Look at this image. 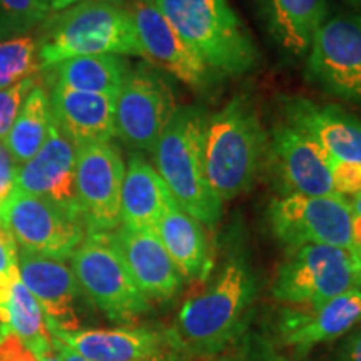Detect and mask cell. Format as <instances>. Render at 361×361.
Returning a JSON list of instances; mask_svg holds the SVG:
<instances>
[{"instance_id":"6da1fadb","label":"cell","mask_w":361,"mask_h":361,"mask_svg":"<svg viewBox=\"0 0 361 361\" xmlns=\"http://www.w3.org/2000/svg\"><path fill=\"white\" fill-rule=\"evenodd\" d=\"M256 296V276L245 256L233 255L211 284L184 301L168 340L192 355H214L236 336Z\"/></svg>"},{"instance_id":"7a4b0ae2","label":"cell","mask_w":361,"mask_h":361,"mask_svg":"<svg viewBox=\"0 0 361 361\" xmlns=\"http://www.w3.org/2000/svg\"><path fill=\"white\" fill-rule=\"evenodd\" d=\"M35 44L40 69L99 54L144 57L129 8L104 0H87L49 13Z\"/></svg>"},{"instance_id":"3957f363","label":"cell","mask_w":361,"mask_h":361,"mask_svg":"<svg viewBox=\"0 0 361 361\" xmlns=\"http://www.w3.org/2000/svg\"><path fill=\"white\" fill-rule=\"evenodd\" d=\"M214 75H245L259 64L250 30L228 0H151Z\"/></svg>"},{"instance_id":"277c9868","label":"cell","mask_w":361,"mask_h":361,"mask_svg":"<svg viewBox=\"0 0 361 361\" xmlns=\"http://www.w3.org/2000/svg\"><path fill=\"white\" fill-rule=\"evenodd\" d=\"M268 137L258 112L245 97H234L206 117L202 154L211 188L221 201H231L255 184Z\"/></svg>"},{"instance_id":"5b68a950","label":"cell","mask_w":361,"mask_h":361,"mask_svg":"<svg viewBox=\"0 0 361 361\" xmlns=\"http://www.w3.org/2000/svg\"><path fill=\"white\" fill-rule=\"evenodd\" d=\"M204 112L178 107L161 134L154 151V168L178 204L201 224L214 228L223 214V201L211 188L202 154Z\"/></svg>"},{"instance_id":"8992f818","label":"cell","mask_w":361,"mask_h":361,"mask_svg":"<svg viewBox=\"0 0 361 361\" xmlns=\"http://www.w3.org/2000/svg\"><path fill=\"white\" fill-rule=\"evenodd\" d=\"M351 290H361L358 252L305 245L290 250L279 266L273 296L281 303L313 310Z\"/></svg>"},{"instance_id":"52a82bcc","label":"cell","mask_w":361,"mask_h":361,"mask_svg":"<svg viewBox=\"0 0 361 361\" xmlns=\"http://www.w3.org/2000/svg\"><path fill=\"white\" fill-rule=\"evenodd\" d=\"M84 295L111 322L130 323L149 310V300L130 276L111 233H87L71 256Z\"/></svg>"},{"instance_id":"ba28073f","label":"cell","mask_w":361,"mask_h":361,"mask_svg":"<svg viewBox=\"0 0 361 361\" xmlns=\"http://www.w3.org/2000/svg\"><path fill=\"white\" fill-rule=\"evenodd\" d=\"M0 228L20 251L61 261L71 259L87 233L78 213L17 189L0 209Z\"/></svg>"},{"instance_id":"9c48e42d","label":"cell","mask_w":361,"mask_h":361,"mask_svg":"<svg viewBox=\"0 0 361 361\" xmlns=\"http://www.w3.org/2000/svg\"><path fill=\"white\" fill-rule=\"evenodd\" d=\"M271 231L288 250L326 245L355 251L350 202L341 196L286 194L268 206Z\"/></svg>"},{"instance_id":"30bf717a","label":"cell","mask_w":361,"mask_h":361,"mask_svg":"<svg viewBox=\"0 0 361 361\" xmlns=\"http://www.w3.org/2000/svg\"><path fill=\"white\" fill-rule=\"evenodd\" d=\"M176 109L168 80L147 66L134 67L116 99V135L129 147L152 152Z\"/></svg>"},{"instance_id":"8fae6325","label":"cell","mask_w":361,"mask_h":361,"mask_svg":"<svg viewBox=\"0 0 361 361\" xmlns=\"http://www.w3.org/2000/svg\"><path fill=\"white\" fill-rule=\"evenodd\" d=\"M306 74L329 96L361 104V13H340L319 27Z\"/></svg>"},{"instance_id":"7c38bea8","label":"cell","mask_w":361,"mask_h":361,"mask_svg":"<svg viewBox=\"0 0 361 361\" xmlns=\"http://www.w3.org/2000/svg\"><path fill=\"white\" fill-rule=\"evenodd\" d=\"M126 166L112 142L75 149V194L87 233H112L121 224Z\"/></svg>"},{"instance_id":"4fadbf2b","label":"cell","mask_w":361,"mask_h":361,"mask_svg":"<svg viewBox=\"0 0 361 361\" xmlns=\"http://www.w3.org/2000/svg\"><path fill=\"white\" fill-rule=\"evenodd\" d=\"M268 152L288 194L338 196L329 169L331 156L308 135L286 123L278 124L271 133Z\"/></svg>"},{"instance_id":"5bb4252c","label":"cell","mask_w":361,"mask_h":361,"mask_svg":"<svg viewBox=\"0 0 361 361\" xmlns=\"http://www.w3.org/2000/svg\"><path fill=\"white\" fill-rule=\"evenodd\" d=\"M129 12L142 45L144 57L189 87L202 89L209 84L213 74L180 40L178 32L151 0H133Z\"/></svg>"},{"instance_id":"9a60e30c","label":"cell","mask_w":361,"mask_h":361,"mask_svg":"<svg viewBox=\"0 0 361 361\" xmlns=\"http://www.w3.org/2000/svg\"><path fill=\"white\" fill-rule=\"evenodd\" d=\"M286 124L323 147L333 159L361 162V119L335 104H316L306 97L281 102Z\"/></svg>"},{"instance_id":"2e32d148","label":"cell","mask_w":361,"mask_h":361,"mask_svg":"<svg viewBox=\"0 0 361 361\" xmlns=\"http://www.w3.org/2000/svg\"><path fill=\"white\" fill-rule=\"evenodd\" d=\"M19 274L44 310L49 326L64 331L80 329L78 316L80 288L71 266L61 259L19 250Z\"/></svg>"},{"instance_id":"e0dca14e","label":"cell","mask_w":361,"mask_h":361,"mask_svg":"<svg viewBox=\"0 0 361 361\" xmlns=\"http://www.w3.org/2000/svg\"><path fill=\"white\" fill-rule=\"evenodd\" d=\"M49 331L89 361H162L173 348L168 335L144 326Z\"/></svg>"},{"instance_id":"ac0fdd59","label":"cell","mask_w":361,"mask_h":361,"mask_svg":"<svg viewBox=\"0 0 361 361\" xmlns=\"http://www.w3.org/2000/svg\"><path fill=\"white\" fill-rule=\"evenodd\" d=\"M130 276L147 300H171L183 286V274L176 268L157 231L119 228L111 233Z\"/></svg>"},{"instance_id":"d6986e66","label":"cell","mask_w":361,"mask_h":361,"mask_svg":"<svg viewBox=\"0 0 361 361\" xmlns=\"http://www.w3.org/2000/svg\"><path fill=\"white\" fill-rule=\"evenodd\" d=\"M16 189L45 197L80 216L75 194V147L56 126L37 154L19 168Z\"/></svg>"},{"instance_id":"ffe728a7","label":"cell","mask_w":361,"mask_h":361,"mask_svg":"<svg viewBox=\"0 0 361 361\" xmlns=\"http://www.w3.org/2000/svg\"><path fill=\"white\" fill-rule=\"evenodd\" d=\"M116 99L52 85L49 104L54 126L75 149L111 142L116 137Z\"/></svg>"},{"instance_id":"44dd1931","label":"cell","mask_w":361,"mask_h":361,"mask_svg":"<svg viewBox=\"0 0 361 361\" xmlns=\"http://www.w3.org/2000/svg\"><path fill=\"white\" fill-rule=\"evenodd\" d=\"M361 322V290L333 298L319 308L286 310L279 322L281 341L296 351L336 340Z\"/></svg>"},{"instance_id":"7402d4cb","label":"cell","mask_w":361,"mask_h":361,"mask_svg":"<svg viewBox=\"0 0 361 361\" xmlns=\"http://www.w3.org/2000/svg\"><path fill=\"white\" fill-rule=\"evenodd\" d=\"M171 197L154 166L141 154L130 156L121 191V224L137 231H157Z\"/></svg>"},{"instance_id":"603a6c76","label":"cell","mask_w":361,"mask_h":361,"mask_svg":"<svg viewBox=\"0 0 361 361\" xmlns=\"http://www.w3.org/2000/svg\"><path fill=\"white\" fill-rule=\"evenodd\" d=\"M258 7L271 37L296 57L310 52L329 16V0H258Z\"/></svg>"},{"instance_id":"cb8c5ba5","label":"cell","mask_w":361,"mask_h":361,"mask_svg":"<svg viewBox=\"0 0 361 361\" xmlns=\"http://www.w3.org/2000/svg\"><path fill=\"white\" fill-rule=\"evenodd\" d=\"M162 245L186 279H202L213 268L211 250L202 224L171 197L157 224Z\"/></svg>"},{"instance_id":"d4e9b609","label":"cell","mask_w":361,"mask_h":361,"mask_svg":"<svg viewBox=\"0 0 361 361\" xmlns=\"http://www.w3.org/2000/svg\"><path fill=\"white\" fill-rule=\"evenodd\" d=\"M51 69L52 85L117 97L133 67L123 56L99 54L69 59L52 66Z\"/></svg>"},{"instance_id":"484cf974","label":"cell","mask_w":361,"mask_h":361,"mask_svg":"<svg viewBox=\"0 0 361 361\" xmlns=\"http://www.w3.org/2000/svg\"><path fill=\"white\" fill-rule=\"evenodd\" d=\"M52 126L54 121L47 92L35 85L22 104L11 130L2 141L19 168L37 154L39 149L47 141Z\"/></svg>"},{"instance_id":"4316f807","label":"cell","mask_w":361,"mask_h":361,"mask_svg":"<svg viewBox=\"0 0 361 361\" xmlns=\"http://www.w3.org/2000/svg\"><path fill=\"white\" fill-rule=\"evenodd\" d=\"M7 326L39 358L47 351L54 350V340L51 331H49L44 310L40 308L39 301L35 300L32 293L27 290L25 284L22 283L20 274L12 284L11 300H8Z\"/></svg>"},{"instance_id":"83f0119b","label":"cell","mask_w":361,"mask_h":361,"mask_svg":"<svg viewBox=\"0 0 361 361\" xmlns=\"http://www.w3.org/2000/svg\"><path fill=\"white\" fill-rule=\"evenodd\" d=\"M40 71L37 44L32 37H16L0 42V90L34 78Z\"/></svg>"},{"instance_id":"f1b7e54d","label":"cell","mask_w":361,"mask_h":361,"mask_svg":"<svg viewBox=\"0 0 361 361\" xmlns=\"http://www.w3.org/2000/svg\"><path fill=\"white\" fill-rule=\"evenodd\" d=\"M49 13V0H0V42L24 37Z\"/></svg>"},{"instance_id":"f546056e","label":"cell","mask_w":361,"mask_h":361,"mask_svg":"<svg viewBox=\"0 0 361 361\" xmlns=\"http://www.w3.org/2000/svg\"><path fill=\"white\" fill-rule=\"evenodd\" d=\"M35 85H37L35 79L29 78L6 90H0V141H4V137L11 130L22 104Z\"/></svg>"},{"instance_id":"4dcf8cb0","label":"cell","mask_w":361,"mask_h":361,"mask_svg":"<svg viewBox=\"0 0 361 361\" xmlns=\"http://www.w3.org/2000/svg\"><path fill=\"white\" fill-rule=\"evenodd\" d=\"M333 188L338 196H358L361 192V162H348L333 159L329 161Z\"/></svg>"},{"instance_id":"1f68e13d","label":"cell","mask_w":361,"mask_h":361,"mask_svg":"<svg viewBox=\"0 0 361 361\" xmlns=\"http://www.w3.org/2000/svg\"><path fill=\"white\" fill-rule=\"evenodd\" d=\"M0 361H40L7 324H0Z\"/></svg>"},{"instance_id":"d6a6232c","label":"cell","mask_w":361,"mask_h":361,"mask_svg":"<svg viewBox=\"0 0 361 361\" xmlns=\"http://www.w3.org/2000/svg\"><path fill=\"white\" fill-rule=\"evenodd\" d=\"M17 173H19V166L8 154V151L0 141V209L16 191V180Z\"/></svg>"},{"instance_id":"836d02e7","label":"cell","mask_w":361,"mask_h":361,"mask_svg":"<svg viewBox=\"0 0 361 361\" xmlns=\"http://www.w3.org/2000/svg\"><path fill=\"white\" fill-rule=\"evenodd\" d=\"M19 271V246L6 229L0 228V274Z\"/></svg>"},{"instance_id":"e575fe53","label":"cell","mask_w":361,"mask_h":361,"mask_svg":"<svg viewBox=\"0 0 361 361\" xmlns=\"http://www.w3.org/2000/svg\"><path fill=\"white\" fill-rule=\"evenodd\" d=\"M338 361H361V329L343 343Z\"/></svg>"},{"instance_id":"d590c367","label":"cell","mask_w":361,"mask_h":361,"mask_svg":"<svg viewBox=\"0 0 361 361\" xmlns=\"http://www.w3.org/2000/svg\"><path fill=\"white\" fill-rule=\"evenodd\" d=\"M353 213V211H351ZM351 234H353V246L356 252H361V216L353 213L351 221Z\"/></svg>"},{"instance_id":"8d00e7d4","label":"cell","mask_w":361,"mask_h":361,"mask_svg":"<svg viewBox=\"0 0 361 361\" xmlns=\"http://www.w3.org/2000/svg\"><path fill=\"white\" fill-rule=\"evenodd\" d=\"M350 206H351V211H353L355 214L361 216V192L358 194V196L353 197V201L350 202Z\"/></svg>"},{"instance_id":"74e56055","label":"cell","mask_w":361,"mask_h":361,"mask_svg":"<svg viewBox=\"0 0 361 361\" xmlns=\"http://www.w3.org/2000/svg\"><path fill=\"white\" fill-rule=\"evenodd\" d=\"M40 361H62L61 356H59V353L56 351V348H54L52 351H47V353L40 356Z\"/></svg>"},{"instance_id":"f35d334b","label":"cell","mask_w":361,"mask_h":361,"mask_svg":"<svg viewBox=\"0 0 361 361\" xmlns=\"http://www.w3.org/2000/svg\"><path fill=\"white\" fill-rule=\"evenodd\" d=\"M345 2L350 4L351 7H355L358 12H361V0H345Z\"/></svg>"},{"instance_id":"ab89813d","label":"cell","mask_w":361,"mask_h":361,"mask_svg":"<svg viewBox=\"0 0 361 361\" xmlns=\"http://www.w3.org/2000/svg\"><path fill=\"white\" fill-rule=\"evenodd\" d=\"M358 256H360V273H361V252H358Z\"/></svg>"}]
</instances>
